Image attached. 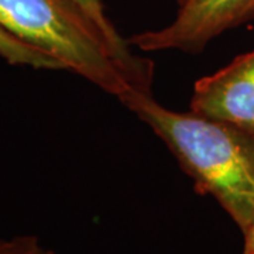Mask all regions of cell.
Segmentation results:
<instances>
[{"label":"cell","instance_id":"cell-1","mask_svg":"<svg viewBox=\"0 0 254 254\" xmlns=\"http://www.w3.org/2000/svg\"><path fill=\"white\" fill-rule=\"evenodd\" d=\"M120 102L153 128L202 195H210L246 233L254 223V134L220 120L168 109L151 93Z\"/></svg>","mask_w":254,"mask_h":254},{"label":"cell","instance_id":"cell-2","mask_svg":"<svg viewBox=\"0 0 254 254\" xmlns=\"http://www.w3.org/2000/svg\"><path fill=\"white\" fill-rule=\"evenodd\" d=\"M0 26L119 100L134 91L98 30L69 0H0Z\"/></svg>","mask_w":254,"mask_h":254},{"label":"cell","instance_id":"cell-3","mask_svg":"<svg viewBox=\"0 0 254 254\" xmlns=\"http://www.w3.org/2000/svg\"><path fill=\"white\" fill-rule=\"evenodd\" d=\"M252 18L254 0H184L168 26L134 34L128 43L148 53H199L213 38Z\"/></svg>","mask_w":254,"mask_h":254},{"label":"cell","instance_id":"cell-4","mask_svg":"<svg viewBox=\"0 0 254 254\" xmlns=\"http://www.w3.org/2000/svg\"><path fill=\"white\" fill-rule=\"evenodd\" d=\"M190 112L254 134V50L196 81Z\"/></svg>","mask_w":254,"mask_h":254},{"label":"cell","instance_id":"cell-5","mask_svg":"<svg viewBox=\"0 0 254 254\" xmlns=\"http://www.w3.org/2000/svg\"><path fill=\"white\" fill-rule=\"evenodd\" d=\"M81 10L82 14L88 18L98 30L105 41L113 60L122 68L127 81L134 91L151 92V82L154 75V65L150 60L138 57L131 51L128 40L120 36L115 24L110 21L102 0H69Z\"/></svg>","mask_w":254,"mask_h":254},{"label":"cell","instance_id":"cell-6","mask_svg":"<svg viewBox=\"0 0 254 254\" xmlns=\"http://www.w3.org/2000/svg\"><path fill=\"white\" fill-rule=\"evenodd\" d=\"M0 57L11 65L31 66L47 71H65V66L54 57L46 54L18 40L0 26Z\"/></svg>","mask_w":254,"mask_h":254},{"label":"cell","instance_id":"cell-7","mask_svg":"<svg viewBox=\"0 0 254 254\" xmlns=\"http://www.w3.org/2000/svg\"><path fill=\"white\" fill-rule=\"evenodd\" d=\"M0 254H57L33 235L0 239Z\"/></svg>","mask_w":254,"mask_h":254},{"label":"cell","instance_id":"cell-8","mask_svg":"<svg viewBox=\"0 0 254 254\" xmlns=\"http://www.w3.org/2000/svg\"><path fill=\"white\" fill-rule=\"evenodd\" d=\"M243 236H245V246L242 254H254V223L246 233H243Z\"/></svg>","mask_w":254,"mask_h":254},{"label":"cell","instance_id":"cell-9","mask_svg":"<svg viewBox=\"0 0 254 254\" xmlns=\"http://www.w3.org/2000/svg\"><path fill=\"white\" fill-rule=\"evenodd\" d=\"M177 1H178V4H181L182 1H184V0H177Z\"/></svg>","mask_w":254,"mask_h":254}]
</instances>
